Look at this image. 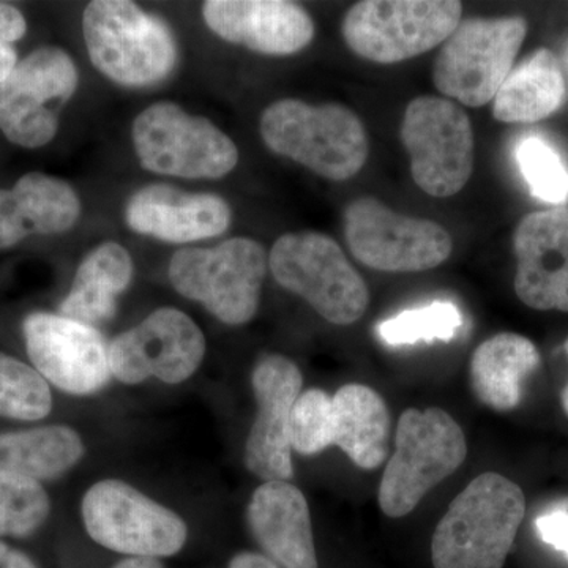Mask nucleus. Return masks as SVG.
<instances>
[{"label":"nucleus","instance_id":"0eeeda50","mask_svg":"<svg viewBox=\"0 0 568 568\" xmlns=\"http://www.w3.org/2000/svg\"><path fill=\"white\" fill-rule=\"evenodd\" d=\"M462 17L463 3L455 0H364L347 11L342 33L366 61L396 63L435 50Z\"/></svg>","mask_w":568,"mask_h":568},{"label":"nucleus","instance_id":"f3484780","mask_svg":"<svg viewBox=\"0 0 568 568\" xmlns=\"http://www.w3.org/2000/svg\"><path fill=\"white\" fill-rule=\"evenodd\" d=\"M515 293L534 310L568 313V209L532 212L514 234Z\"/></svg>","mask_w":568,"mask_h":568},{"label":"nucleus","instance_id":"5701e85b","mask_svg":"<svg viewBox=\"0 0 568 568\" xmlns=\"http://www.w3.org/2000/svg\"><path fill=\"white\" fill-rule=\"evenodd\" d=\"M132 278L129 250L115 242L99 245L82 260L70 293L59 306V315L82 324L104 323L115 315L119 295Z\"/></svg>","mask_w":568,"mask_h":568},{"label":"nucleus","instance_id":"c756f323","mask_svg":"<svg viewBox=\"0 0 568 568\" xmlns=\"http://www.w3.org/2000/svg\"><path fill=\"white\" fill-rule=\"evenodd\" d=\"M517 162L537 200L558 205L567 203L568 168L548 141L534 134L523 138L517 148Z\"/></svg>","mask_w":568,"mask_h":568},{"label":"nucleus","instance_id":"b1692460","mask_svg":"<svg viewBox=\"0 0 568 568\" xmlns=\"http://www.w3.org/2000/svg\"><path fill=\"white\" fill-rule=\"evenodd\" d=\"M540 364L536 345L518 334H497L481 343L470 361V383L478 402L491 409H515L523 384Z\"/></svg>","mask_w":568,"mask_h":568},{"label":"nucleus","instance_id":"9b49d317","mask_svg":"<svg viewBox=\"0 0 568 568\" xmlns=\"http://www.w3.org/2000/svg\"><path fill=\"white\" fill-rule=\"evenodd\" d=\"M81 514L92 540L123 555L168 558L178 555L189 537L175 511L114 478L88 489Z\"/></svg>","mask_w":568,"mask_h":568},{"label":"nucleus","instance_id":"2eb2a0df","mask_svg":"<svg viewBox=\"0 0 568 568\" xmlns=\"http://www.w3.org/2000/svg\"><path fill=\"white\" fill-rule=\"evenodd\" d=\"M33 368L70 395H91L110 381V346L93 325L55 313L36 312L22 323Z\"/></svg>","mask_w":568,"mask_h":568},{"label":"nucleus","instance_id":"f8f14e48","mask_svg":"<svg viewBox=\"0 0 568 568\" xmlns=\"http://www.w3.org/2000/svg\"><path fill=\"white\" fill-rule=\"evenodd\" d=\"M399 134L418 189L435 197L465 189L474 171V132L463 108L440 97H418L407 104Z\"/></svg>","mask_w":568,"mask_h":568},{"label":"nucleus","instance_id":"72a5a7b5","mask_svg":"<svg viewBox=\"0 0 568 568\" xmlns=\"http://www.w3.org/2000/svg\"><path fill=\"white\" fill-rule=\"evenodd\" d=\"M0 568H37L24 552L0 541Z\"/></svg>","mask_w":568,"mask_h":568},{"label":"nucleus","instance_id":"c9c22d12","mask_svg":"<svg viewBox=\"0 0 568 568\" xmlns=\"http://www.w3.org/2000/svg\"><path fill=\"white\" fill-rule=\"evenodd\" d=\"M112 568H163V566L156 558H141V556H132V558L121 560L118 566Z\"/></svg>","mask_w":568,"mask_h":568},{"label":"nucleus","instance_id":"6e6552de","mask_svg":"<svg viewBox=\"0 0 568 568\" xmlns=\"http://www.w3.org/2000/svg\"><path fill=\"white\" fill-rule=\"evenodd\" d=\"M134 152L144 170L182 179H222L237 166L234 141L215 123L160 102L134 119Z\"/></svg>","mask_w":568,"mask_h":568},{"label":"nucleus","instance_id":"39448f33","mask_svg":"<svg viewBox=\"0 0 568 568\" xmlns=\"http://www.w3.org/2000/svg\"><path fill=\"white\" fill-rule=\"evenodd\" d=\"M267 267L263 245L233 237L213 248L178 250L168 274L183 297L200 302L224 324L244 325L260 308Z\"/></svg>","mask_w":568,"mask_h":568},{"label":"nucleus","instance_id":"dca6fc26","mask_svg":"<svg viewBox=\"0 0 568 568\" xmlns=\"http://www.w3.org/2000/svg\"><path fill=\"white\" fill-rule=\"evenodd\" d=\"M252 386L257 416L246 439V469L265 481H287L294 473L291 413L302 394L304 377L290 358L265 355L254 366Z\"/></svg>","mask_w":568,"mask_h":568},{"label":"nucleus","instance_id":"20e7f679","mask_svg":"<svg viewBox=\"0 0 568 568\" xmlns=\"http://www.w3.org/2000/svg\"><path fill=\"white\" fill-rule=\"evenodd\" d=\"M466 457L465 433L446 410H405L396 426L394 455L379 485L381 510L390 518L406 517Z\"/></svg>","mask_w":568,"mask_h":568},{"label":"nucleus","instance_id":"4c0bfd02","mask_svg":"<svg viewBox=\"0 0 568 568\" xmlns=\"http://www.w3.org/2000/svg\"><path fill=\"white\" fill-rule=\"evenodd\" d=\"M560 67H562V70H566V74L568 78V41L566 43V47H564L562 63H560ZM566 74H564V77H566Z\"/></svg>","mask_w":568,"mask_h":568},{"label":"nucleus","instance_id":"bb28decb","mask_svg":"<svg viewBox=\"0 0 568 568\" xmlns=\"http://www.w3.org/2000/svg\"><path fill=\"white\" fill-rule=\"evenodd\" d=\"M52 394L33 366L0 354V417L37 422L51 413Z\"/></svg>","mask_w":568,"mask_h":568},{"label":"nucleus","instance_id":"cd10ccee","mask_svg":"<svg viewBox=\"0 0 568 568\" xmlns=\"http://www.w3.org/2000/svg\"><path fill=\"white\" fill-rule=\"evenodd\" d=\"M463 325L458 306L436 301L422 308L406 310L379 325V336L388 346L414 345L418 342H452Z\"/></svg>","mask_w":568,"mask_h":568},{"label":"nucleus","instance_id":"f704fd0d","mask_svg":"<svg viewBox=\"0 0 568 568\" xmlns=\"http://www.w3.org/2000/svg\"><path fill=\"white\" fill-rule=\"evenodd\" d=\"M230 568H278L274 560L256 552H241L230 562Z\"/></svg>","mask_w":568,"mask_h":568},{"label":"nucleus","instance_id":"7ed1b4c3","mask_svg":"<svg viewBox=\"0 0 568 568\" xmlns=\"http://www.w3.org/2000/svg\"><path fill=\"white\" fill-rule=\"evenodd\" d=\"M82 33L93 67L125 88L166 80L178 63L170 26L129 0H93L82 14Z\"/></svg>","mask_w":568,"mask_h":568},{"label":"nucleus","instance_id":"f03ea898","mask_svg":"<svg viewBox=\"0 0 568 568\" xmlns=\"http://www.w3.org/2000/svg\"><path fill=\"white\" fill-rule=\"evenodd\" d=\"M260 129L272 152L328 181H349L368 159L364 123L343 104L278 100L265 108Z\"/></svg>","mask_w":568,"mask_h":568},{"label":"nucleus","instance_id":"4be33fe9","mask_svg":"<svg viewBox=\"0 0 568 568\" xmlns=\"http://www.w3.org/2000/svg\"><path fill=\"white\" fill-rule=\"evenodd\" d=\"M332 446L342 448L355 466L376 469L386 462L390 414L372 387L347 384L332 396Z\"/></svg>","mask_w":568,"mask_h":568},{"label":"nucleus","instance_id":"412c9836","mask_svg":"<svg viewBox=\"0 0 568 568\" xmlns=\"http://www.w3.org/2000/svg\"><path fill=\"white\" fill-rule=\"evenodd\" d=\"M80 215V196L69 182L39 171L24 174L13 189H0V250L32 234L67 233Z\"/></svg>","mask_w":568,"mask_h":568},{"label":"nucleus","instance_id":"6ab92c4d","mask_svg":"<svg viewBox=\"0 0 568 568\" xmlns=\"http://www.w3.org/2000/svg\"><path fill=\"white\" fill-rule=\"evenodd\" d=\"M231 216L219 194L183 192L166 183L144 186L125 207L130 230L170 244L219 237L230 230Z\"/></svg>","mask_w":568,"mask_h":568},{"label":"nucleus","instance_id":"1a4fd4ad","mask_svg":"<svg viewBox=\"0 0 568 568\" xmlns=\"http://www.w3.org/2000/svg\"><path fill=\"white\" fill-rule=\"evenodd\" d=\"M526 36L528 22L521 17L459 21L433 67L437 91L470 108L491 102L514 70Z\"/></svg>","mask_w":568,"mask_h":568},{"label":"nucleus","instance_id":"ddd939ff","mask_svg":"<svg viewBox=\"0 0 568 568\" xmlns=\"http://www.w3.org/2000/svg\"><path fill=\"white\" fill-rule=\"evenodd\" d=\"M345 235L358 263L392 274L435 268L454 248L450 234L439 224L399 215L369 196L347 205Z\"/></svg>","mask_w":568,"mask_h":568},{"label":"nucleus","instance_id":"e433bc0d","mask_svg":"<svg viewBox=\"0 0 568 568\" xmlns=\"http://www.w3.org/2000/svg\"><path fill=\"white\" fill-rule=\"evenodd\" d=\"M564 349H566V353L568 354V339L566 342V346H564ZM562 406L564 410H566V414L568 416V386L564 388L562 392Z\"/></svg>","mask_w":568,"mask_h":568},{"label":"nucleus","instance_id":"7c9ffc66","mask_svg":"<svg viewBox=\"0 0 568 568\" xmlns=\"http://www.w3.org/2000/svg\"><path fill=\"white\" fill-rule=\"evenodd\" d=\"M332 396L310 388L298 396L291 413V447L301 455H316L332 446Z\"/></svg>","mask_w":568,"mask_h":568},{"label":"nucleus","instance_id":"2f4dec72","mask_svg":"<svg viewBox=\"0 0 568 568\" xmlns=\"http://www.w3.org/2000/svg\"><path fill=\"white\" fill-rule=\"evenodd\" d=\"M28 31L24 14L10 3H0V82L17 67L18 52L14 43Z\"/></svg>","mask_w":568,"mask_h":568},{"label":"nucleus","instance_id":"4468645a","mask_svg":"<svg viewBox=\"0 0 568 568\" xmlns=\"http://www.w3.org/2000/svg\"><path fill=\"white\" fill-rule=\"evenodd\" d=\"M204 354V334L192 317L164 306L112 339L111 375L130 386L149 377L181 384L200 368Z\"/></svg>","mask_w":568,"mask_h":568},{"label":"nucleus","instance_id":"a211bd4d","mask_svg":"<svg viewBox=\"0 0 568 568\" xmlns=\"http://www.w3.org/2000/svg\"><path fill=\"white\" fill-rule=\"evenodd\" d=\"M203 17L220 39L261 54H295L315 39L308 11L284 0H209Z\"/></svg>","mask_w":568,"mask_h":568},{"label":"nucleus","instance_id":"aec40b11","mask_svg":"<svg viewBox=\"0 0 568 568\" xmlns=\"http://www.w3.org/2000/svg\"><path fill=\"white\" fill-rule=\"evenodd\" d=\"M250 530L268 559L284 568H317L312 515L290 481H264L246 510Z\"/></svg>","mask_w":568,"mask_h":568},{"label":"nucleus","instance_id":"393cba45","mask_svg":"<svg viewBox=\"0 0 568 568\" xmlns=\"http://www.w3.org/2000/svg\"><path fill=\"white\" fill-rule=\"evenodd\" d=\"M566 92L559 59L540 48L510 71L493 100V115L506 123L544 121L562 106Z\"/></svg>","mask_w":568,"mask_h":568},{"label":"nucleus","instance_id":"c85d7f7f","mask_svg":"<svg viewBox=\"0 0 568 568\" xmlns=\"http://www.w3.org/2000/svg\"><path fill=\"white\" fill-rule=\"evenodd\" d=\"M51 500L40 481L0 473V537L36 532L50 517Z\"/></svg>","mask_w":568,"mask_h":568},{"label":"nucleus","instance_id":"f257e3e1","mask_svg":"<svg viewBox=\"0 0 568 568\" xmlns=\"http://www.w3.org/2000/svg\"><path fill=\"white\" fill-rule=\"evenodd\" d=\"M526 514L523 489L497 473L474 478L433 534L435 568H503Z\"/></svg>","mask_w":568,"mask_h":568},{"label":"nucleus","instance_id":"423d86ee","mask_svg":"<svg viewBox=\"0 0 568 568\" xmlns=\"http://www.w3.org/2000/svg\"><path fill=\"white\" fill-rule=\"evenodd\" d=\"M268 267L280 286L301 295L328 323L349 325L365 315L369 291L334 239L315 231L284 234Z\"/></svg>","mask_w":568,"mask_h":568},{"label":"nucleus","instance_id":"9d476101","mask_svg":"<svg viewBox=\"0 0 568 568\" xmlns=\"http://www.w3.org/2000/svg\"><path fill=\"white\" fill-rule=\"evenodd\" d=\"M78 82L69 52L50 44L37 48L0 82V132L24 149L50 144Z\"/></svg>","mask_w":568,"mask_h":568},{"label":"nucleus","instance_id":"473e14b6","mask_svg":"<svg viewBox=\"0 0 568 568\" xmlns=\"http://www.w3.org/2000/svg\"><path fill=\"white\" fill-rule=\"evenodd\" d=\"M536 530L541 541L564 552L568 559V510L548 511L536 519Z\"/></svg>","mask_w":568,"mask_h":568},{"label":"nucleus","instance_id":"a878e982","mask_svg":"<svg viewBox=\"0 0 568 568\" xmlns=\"http://www.w3.org/2000/svg\"><path fill=\"white\" fill-rule=\"evenodd\" d=\"M84 450L81 436L65 425L0 433V473L52 480L77 466Z\"/></svg>","mask_w":568,"mask_h":568}]
</instances>
